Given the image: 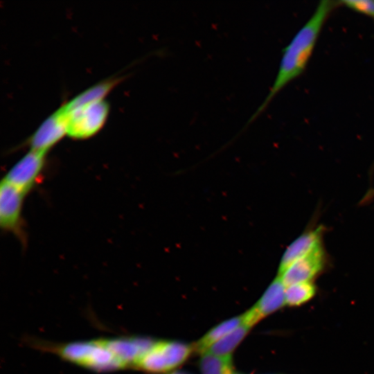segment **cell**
I'll use <instances>...</instances> for the list:
<instances>
[{"instance_id": "1", "label": "cell", "mask_w": 374, "mask_h": 374, "mask_svg": "<svg viewBox=\"0 0 374 374\" xmlns=\"http://www.w3.org/2000/svg\"><path fill=\"white\" fill-rule=\"evenodd\" d=\"M339 6V1H320L311 17L283 49L279 67L273 84L266 98L251 115L245 127L265 111L274 98L286 85L304 72L327 19L332 11Z\"/></svg>"}, {"instance_id": "2", "label": "cell", "mask_w": 374, "mask_h": 374, "mask_svg": "<svg viewBox=\"0 0 374 374\" xmlns=\"http://www.w3.org/2000/svg\"><path fill=\"white\" fill-rule=\"evenodd\" d=\"M39 346L42 349L53 352L64 360L95 371L105 372L125 368L103 344L100 339L64 344H39Z\"/></svg>"}, {"instance_id": "3", "label": "cell", "mask_w": 374, "mask_h": 374, "mask_svg": "<svg viewBox=\"0 0 374 374\" xmlns=\"http://www.w3.org/2000/svg\"><path fill=\"white\" fill-rule=\"evenodd\" d=\"M63 110L67 123V134L72 139H89L103 127L109 113V105L99 100L68 108L64 105Z\"/></svg>"}, {"instance_id": "4", "label": "cell", "mask_w": 374, "mask_h": 374, "mask_svg": "<svg viewBox=\"0 0 374 374\" xmlns=\"http://www.w3.org/2000/svg\"><path fill=\"white\" fill-rule=\"evenodd\" d=\"M193 349L177 341H157L134 367L151 373L169 371L184 363Z\"/></svg>"}, {"instance_id": "5", "label": "cell", "mask_w": 374, "mask_h": 374, "mask_svg": "<svg viewBox=\"0 0 374 374\" xmlns=\"http://www.w3.org/2000/svg\"><path fill=\"white\" fill-rule=\"evenodd\" d=\"M26 194L4 179L0 187V225L22 242L26 239L22 224V206Z\"/></svg>"}, {"instance_id": "6", "label": "cell", "mask_w": 374, "mask_h": 374, "mask_svg": "<svg viewBox=\"0 0 374 374\" xmlns=\"http://www.w3.org/2000/svg\"><path fill=\"white\" fill-rule=\"evenodd\" d=\"M45 162L46 154L30 150L9 170L3 179L26 195L38 183Z\"/></svg>"}, {"instance_id": "7", "label": "cell", "mask_w": 374, "mask_h": 374, "mask_svg": "<svg viewBox=\"0 0 374 374\" xmlns=\"http://www.w3.org/2000/svg\"><path fill=\"white\" fill-rule=\"evenodd\" d=\"M100 341L125 368L134 367L157 342L143 337L100 339Z\"/></svg>"}, {"instance_id": "8", "label": "cell", "mask_w": 374, "mask_h": 374, "mask_svg": "<svg viewBox=\"0 0 374 374\" xmlns=\"http://www.w3.org/2000/svg\"><path fill=\"white\" fill-rule=\"evenodd\" d=\"M67 134L66 116L60 107L46 118L27 141L30 150L43 154Z\"/></svg>"}, {"instance_id": "9", "label": "cell", "mask_w": 374, "mask_h": 374, "mask_svg": "<svg viewBox=\"0 0 374 374\" xmlns=\"http://www.w3.org/2000/svg\"><path fill=\"white\" fill-rule=\"evenodd\" d=\"M324 253L320 247L308 255L294 261L280 275L284 285L310 282L324 266Z\"/></svg>"}, {"instance_id": "10", "label": "cell", "mask_w": 374, "mask_h": 374, "mask_svg": "<svg viewBox=\"0 0 374 374\" xmlns=\"http://www.w3.org/2000/svg\"><path fill=\"white\" fill-rule=\"evenodd\" d=\"M285 286L277 276L259 301L244 314V321L252 327L263 317L280 309L285 304Z\"/></svg>"}, {"instance_id": "11", "label": "cell", "mask_w": 374, "mask_h": 374, "mask_svg": "<svg viewBox=\"0 0 374 374\" xmlns=\"http://www.w3.org/2000/svg\"><path fill=\"white\" fill-rule=\"evenodd\" d=\"M324 227L306 231L297 238L286 249L280 262L278 275H280L294 261L322 247L321 240Z\"/></svg>"}, {"instance_id": "12", "label": "cell", "mask_w": 374, "mask_h": 374, "mask_svg": "<svg viewBox=\"0 0 374 374\" xmlns=\"http://www.w3.org/2000/svg\"><path fill=\"white\" fill-rule=\"evenodd\" d=\"M122 77H113L96 83L75 96L71 100L64 104L68 108H71L84 104L105 100L115 86L121 81Z\"/></svg>"}, {"instance_id": "13", "label": "cell", "mask_w": 374, "mask_h": 374, "mask_svg": "<svg viewBox=\"0 0 374 374\" xmlns=\"http://www.w3.org/2000/svg\"><path fill=\"white\" fill-rule=\"evenodd\" d=\"M244 317L243 314L214 327L195 343L193 349L199 353H204L212 344L238 328L244 321Z\"/></svg>"}, {"instance_id": "14", "label": "cell", "mask_w": 374, "mask_h": 374, "mask_svg": "<svg viewBox=\"0 0 374 374\" xmlns=\"http://www.w3.org/2000/svg\"><path fill=\"white\" fill-rule=\"evenodd\" d=\"M251 328V326L243 321L235 330L212 344L206 352L222 357L231 355Z\"/></svg>"}, {"instance_id": "15", "label": "cell", "mask_w": 374, "mask_h": 374, "mask_svg": "<svg viewBox=\"0 0 374 374\" xmlns=\"http://www.w3.org/2000/svg\"><path fill=\"white\" fill-rule=\"evenodd\" d=\"M199 368L202 374H232L231 355L222 357L205 352L202 354Z\"/></svg>"}, {"instance_id": "16", "label": "cell", "mask_w": 374, "mask_h": 374, "mask_svg": "<svg viewBox=\"0 0 374 374\" xmlns=\"http://www.w3.org/2000/svg\"><path fill=\"white\" fill-rule=\"evenodd\" d=\"M316 293L315 285L310 282L300 283L285 287V304L290 306L301 305Z\"/></svg>"}, {"instance_id": "17", "label": "cell", "mask_w": 374, "mask_h": 374, "mask_svg": "<svg viewBox=\"0 0 374 374\" xmlns=\"http://www.w3.org/2000/svg\"><path fill=\"white\" fill-rule=\"evenodd\" d=\"M339 3V6L366 15L374 21V0H346Z\"/></svg>"}, {"instance_id": "18", "label": "cell", "mask_w": 374, "mask_h": 374, "mask_svg": "<svg viewBox=\"0 0 374 374\" xmlns=\"http://www.w3.org/2000/svg\"><path fill=\"white\" fill-rule=\"evenodd\" d=\"M167 374H188L185 372H183V371H173V372H170L169 373H167Z\"/></svg>"}, {"instance_id": "19", "label": "cell", "mask_w": 374, "mask_h": 374, "mask_svg": "<svg viewBox=\"0 0 374 374\" xmlns=\"http://www.w3.org/2000/svg\"><path fill=\"white\" fill-rule=\"evenodd\" d=\"M232 374H240V373H233Z\"/></svg>"}]
</instances>
